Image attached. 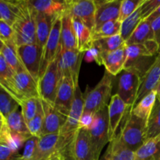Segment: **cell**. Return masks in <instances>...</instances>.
Here are the masks:
<instances>
[{"instance_id": "23", "label": "cell", "mask_w": 160, "mask_h": 160, "mask_svg": "<svg viewBox=\"0 0 160 160\" xmlns=\"http://www.w3.org/2000/svg\"><path fill=\"white\" fill-rule=\"evenodd\" d=\"M30 7L38 12L47 14L52 17H57L66 11V1L53 0H30L28 1Z\"/></svg>"}, {"instance_id": "18", "label": "cell", "mask_w": 160, "mask_h": 160, "mask_svg": "<svg viewBox=\"0 0 160 160\" xmlns=\"http://www.w3.org/2000/svg\"><path fill=\"white\" fill-rule=\"evenodd\" d=\"M95 2L96 5V14H95V25L94 31L106 22L118 20L121 1L101 0V1H95Z\"/></svg>"}, {"instance_id": "37", "label": "cell", "mask_w": 160, "mask_h": 160, "mask_svg": "<svg viewBox=\"0 0 160 160\" xmlns=\"http://www.w3.org/2000/svg\"><path fill=\"white\" fill-rule=\"evenodd\" d=\"M20 106L19 102L10 93L0 88V112L5 118Z\"/></svg>"}, {"instance_id": "22", "label": "cell", "mask_w": 160, "mask_h": 160, "mask_svg": "<svg viewBox=\"0 0 160 160\" xmlns=\"http://www.w3.org/2000/svg\"><path fill=\"white\" fill-rule=\"evenodd\" d=\"M33 12H34V21H35L37 43L42 48H44L51 32L53 21L56 17H52V16L42 13V12H35L34 10H33Z\"/></svg>"}, {"instance_id": "8", "label": "cell", "mask_w": 160, "mask_h": 160, "mask_svg": "<svg viewBox=\"0 0 160 160\" xmlns=\"http://www.w3.org/2000/svg\"><path fill=\"white\" fill-rule=\"evenodd\" d=\"M62 14L57 16L55 18L51 32H50L48 40L43 48L38 80L44 74L46 69L48 68V65L57 57L61 49L60 34L61 26H62Z\"/></svg>"}, {"instance_id": "13", "label": "cell", "mask_w": 160, "mask_h": 160, "mask_svg": "<svg viewBox=\"0 0 160 160\" xmlns=\"http://www.w3.org/2000/svg\"><path fill=\"white\" fill-rule=\"evenodd\" d=\"M131 109L132 106H128L117 94L112 95L108 105L109 142L118 135V130L123 118Z\"/></svg>"}, {"instance_id": "16", "label": "cell", "mask_w": 160, "mask_h": 160, "mask_svg": "<svg viewBox=\"0 0 160 160\" xmlns=\"http://www.w3.org/2000/svg\"><path fill=\"white\" fill-rule=\"evenodd\" d=\"M44 111V123L42 137L48 134H59L67 117L61 113L54 104L41 99Z\"/></svg>"}, {"instance_id": "42", "label": "cell", "mask_w": 160, "mask_h": 160, "mask_svg": "<svg viewBox=\"0 0 160 160\" xmlns=\"http://www.w3.org/2000/svg\"><path fill=\"white\" fill-rule=\"evenodd\" d=\"M160 6V0H144L141 5L142 19L145 20Z\"/></svg>"}, {"instance_id": "25", "label": "cell", "mask_w": 160, "mask_h": 160, "mask_svg": "<svg viewBox=\"0 0 160 160\" xmlns=\"http://www.w3.org/2000/svg\"><path fill=\"white\" fill-rule=\"evenodd\" d=\"M73 26L78 40V48L81 52H85L93 45L92 31L80 19L72 17Z\"/></svg>"}, {"instance_id": "12", "label": "cell", "mask_w": 160, "mask_h": 160, "mask_svg": "<svg viewBox=\"0 0 160 160\" xmlns=\"http://www.w3.org/2000/svg\"><path fill=\"white\" fill-rule=\"evenodd\" d=\"M66 11L71 16L80 19L92 31L95 29L96 5L92 0L66 1Z\"/></svg>"}, {"instance_id": "45", "label": "cell", "mask_w": 160, "mask_h": 160, "mask_svg": "<svg viewBox=\"0 0 160 160\" xmlns=\"http://www.w3.org/2000/svg\"><path fill=\"white\" fill-rule=\"evenodd\" d=\"M84 60L88 62L95 61L98 65H102V55L97 47L92 45V46L88 51L84 52Z\"/></svg>"}, {"instance_id": "14", "label": "cell", "mask_w": 160, "mask_h": 160, "mask_svg": "<svg viewBox=\"0 0 160 160\" xmlns=\"http://www.w3.org/2000/svg\"><path fill=\"white\" fill-rule=\"evenodd\" d=\"M12 90L20 105L23 100L34 97L40 98L38 81L25 69L17 72L14 75Z\"/></svg>"}, {"instance_id": "24", "label": "cell", "mask_w": 160, "mask_h": 160, "mask_svg": "<svg viewBox=\"0 0 160 160\" xmlns=\"http://www.w3.org/2000/svg\"><path fill=\"white\" fill-rule=\"evenodd\" d=\"M100 160H135L134 152L125 146L117 136L109 142L104 156Z\"/></svg>"}, {"instance_id": "44", "label": "cell", "mask_w": 160, "mask_h": 160, "mask_svg": "<svg viewBox=\"0 0 160 160\" xmlns=\"http://www.w3.org/2000/svg\"><path fill=\"white\" fill-rule=\"evenodd\" d=\"M0 38L4 42V43L14 42V31L12 27L1 19H0Z\"/></svg>"}, {"instance_id": "49", "label": "cell", "mask_w": 160, "mask_h": 160, "mask_svg": "<svg viewBox=\"0 0 160 160\" xmlns=\"http://www.w3.org/2000/svg\"><path fill=\"white\" fill-rule=\"evenodd\" d=\"M5 125H6V118H5L2 116V114L0 112V134H1V132L2 131Z\"/></svg>"}, {"instance_id": "40", "label": "cell", "mask_w": 160, "mask_h": 160, "mask_svg": "<svg viewBox=\"0 0 160 160\" xmlns=\"http://www.w3.org/2000/svg\"><path fill=\"white\" fill-rule=\"evenodd\" d=\"M144 0H123L121 1L120 9V16L118 20L123 22L125 19L135 12L138 8L143 3Z\"/></svg>"}, {"instance_id": "15", "label": "cell", "mask_w": 160, "mask_h": 160, "mask_svg": "<svg viewBox=\"0 0 160 160\" xmlns=\"http://www.w3.org/2000/svg\"><path fill=\"white\" fill-rule=\"evenodd\" d=\"M75 89L76 86L71 78L70 77L61 78L56 92L54 106L61 113L67 117L74 98Z\"/></svg>"}, {"instance_id": "7", "label": "cell", "mask_w": 160, "mask_h": 160, "mask_svg": "<svg viewBox=\"0 0 160 160\" xmlns=\"http://www.w3.org/2000/svg\"><path fill=\"white\" fill-rule=\"evenodd\" d=\"M60 79V73L58 68V59L56 57L48 65L44 74L38 81L39 97L41 99L54 104Z\"/></svg>"}, {"instance_id": "1", "label": "cell", "mask_w": 160, "mask_h": 160, "mask_svg": "<svg viewBox=\"0 0 160 160\" xmlns=\"http://www.w3.org/2000/svg\"><path fill=\"white\" fill-rule=\"evenodd\" d=\"M84 98L78 85L75 89L74 98L67 120L59 133V141H58L59 156V153L70 143L74 134L79 129L80 120L84 112Z\"/></svg>"}, {"instance_id": "9", "label": "cell", "mask_w": 160, "mask_h": 160, "mask_svg": "<svg viewBox=\"0 0 160 160\" xmlns=\"http://www.w3.org/2000/svg\"><path fill=\"white\" fill-rule=\"evenodd\" d=\"M84 52L78 49H62L58 54V68L60 77H70L73 79L75 86L79 85L80 69Z\"/></svg>"}, {"instance_id": "31", "label": "cell", "mask_w": 160, "mask_h": 160, "mask_svg": "<svg viewBox=\"0 0 160 160\" xmlns=\"http://www.w3.org/2000/svg\"><path fill=\"white\" fill-rule=\"evenodd\" d=\"M17 48V46L14 42H6L2 51L0 52V54L4 57L5 60L15 73L25 69L20 62Z\"/></svg>"}, {"instance_id": "26", "label": "cell", "mask_w": 160, "mask_h": 160, "mask_svg": "<svg viewBox=\"0 0 160 160\" xmlns=\"http://www.w3.org/2000/svg\"><path fill=\"white\" fill-rule=\"evenodd\" d=\"M6 123L11 132L20 134L28 140L32 137L23 118L20 106L6 117Z\"/></svg>"}, {"instance_id": "20", "label": "cell", "mask_w": 160, "mask_h": 160, "mask_svg": "<svg viewBox=\"0 0 160 160\" xmlns=\"http://www.w3.org/2000/svg\"><path fill=\"white\" fill-rule=\"evenodd\" d=\"M160 81V52L156 56V59L149 70L147 71L143 78L135 105L142 100L150 92L155 90ZM134 105V106H135Z\"/></svg>"}, {"instance_id": "39", "label": "cell", "mask_w": 160, "mask_h": 160, "mask_svg": "<svg viewBox=\"0 0 160 160\" xmlns=\"http://www.w3.org/2000/svg\"><path fill=\"white\" fill-rule=\"evenodd\" d=\"M44 123V111L42 107V101L39 104L38 109L36 113L35 117L27 123L28 130L33 137L40 138L42 134V128H43Z\"/></svg>"}, {"instance_id": "33", "label": "cell", "mask_w": 160, "mask_h": 160, "mask_svg": "<svg viewBox=\"0 0 160 160\" xmlns=\"http://www.w3.org/2000/svg\"><path fill=\"white\" fill-rule=\"evenodd\" d=\"M20 13L18 1L0 0V19L12 26Z\"/></svg>"}, {"instance_id": "5", "label": "cell", "mask_w": 160, "mask_h": 160, "mask_svg": "<svg viewBox=\"0 0 160 160\" xmlns=\"http://www.w3.org/2000/svg\"><path fill=\"white\" fill-rule=\"evenodd\" d=\"M112 77L106 71L98 84L88 92L84 98V112L95 114L109 105L112 98Z\"/></svg>"}, {"instance_id": "48", "label": "cell", "mask_w": 160, "mask_h": 160, "mask_svg": "<svg viewBox=\"0 0 160 160\" xmlns=\"http://www.w3.org/2000/svg\"><path fill=\"white\" fill-rule=\"evenodd\" d=\"M160 17V6L157 8V9H156V10L153 13H152L151 15H150L149 17H148V18L145 19V20H147L148 21L151 22V23H152L153 20H156V18H158V17Z\"/></svg>"}, {"instance_id": "27", "label": "cell", "mask_w": 160, "mask_h": 160, "mask_svg": "<svg viewBox=\"0 0 160 160\" xmlns=\"http://www.w3.org/2000/svg\"><path fill=\"white\" fill-rule=\"evenodd\" d=\"M135 160H160V137L146 141L134 152Z\"/></svg>"}, {"instance_id": "6", "label": "cell", "mask_w": 160, "mask_h": 160, "mask_svg": "<svg viewBox=\"0 0 160 160\" xmlns=\"http://www.w3.org/2000/svg\"><path fill=\"white\" fill-rule=\"evenodd\" d=\"M143 78L132 70H123L118 81L117 95L128 106L134 107Z\"/></svg>"}, {"instance_id": "21", "label": "cell", "mask_w": 160, "mask_h": 160, "mask_svg": "<svg viewBox=\"0 0 160 160\" xmlns=\"http://www.w3.org/2000/svg\"><path fill=\"white\" fill-rule=\"evenodd\" d=\"M60 42L62 49H78L72 17L67 11L62 15Z\"/></svg>"}, {"instance_id": "32", "label": "cell", "mask_w": 160, "mask_h": 160, "mask_svg": "<svg viewBox=\"0 0 160 160\" xmlns=\"http://www.w3.org/2000/svg\"><path fill=\"white\" fill-rule=\"evenodd\" d=\"M93 45L98 48L102 55L109 52L115 51L126 45V42L123 40L121 34H118L111 37L104 38L94 41Z\"/></svg>"}, {"instance_id": "11", "label": "cell", "mask_w": 160, "mask_h": 160, "mask_svg": "<svg viewBox=\"0 0 160 160\" xmlns=\"http://www.w3.org/2000/svg\"><path fill=\"white\" fill-rule=\"evenodd\" d=\"M20 60L25 70L38 81L43 48L38 43L18 46L17 48Z\"/></svg>"}, {"instance_id": "10", "label": "cell", "mask_w": 160, "mask_h": 160, "mask_svg": "<svg viewBox=\"0 0 160 160\" xmlns=\"http://www.w3.org/2000/svg\"><path fill=\"white\" fill-rule=\"evenodd\" d=\"M89 133L95 152L100 157L105 145L109 142L108 106L95 113V122Z\"/></svg>"}, {"instance_id": "50", "label": "cell", "mask_w": 160, "mask_h": 160, "mask_svg": "<svg viewBox=\"0 0 160 160\" xmlns=\"http://www.w3.org/2000/svg\"><path fill=\"white\" fill-rule=\"evenodd\" d=\"M155 90L156 91V93H157V99L160 102V81H159V83H158L157 86H156Z\"/></svg>"}, {"instance_id": "38", "label": "cell", "mask_w": 160, "mask_h": 160, "mask_svg": "<svg viewBox=\"0 0 160 160\" xmlns=\"http://www.w3.org/2000/svg\"><path fill=\"white\" fill-rule=\"evenodd\" d=\"M40 102L41 98H38V97L28 98V99L23 100L21 102L20 106V108H21L23 118H24L27 123L31 121L35 117Z\"/></svg>"}, {"instance_id": "4", "label": "cell", "mask_w": 160, "mask_h": 160, "mask_svg": "<svg viewBox=\"0 0 160 160\" xmlns=\"http://www.w3.org/2000/svg\"><path fill=\"white\" fill-rule=\"evenodd\" d=\"M146 123V120L136 117L131 109L117 137L125 146L135 152L145 142Z\"/></svg>"}, {"instance_id": "2", "label": "cell", "mask_w": 160, "mask_h": 160, "mask_svg": "<svg viewBox=\"0 0 160 160\" xmlns=\"http://www.w3.org/2000/svg\"><path fill=\"white\" fill-rule=\"evenodd\" d=\"M20 13L12 25L17 46L37 43L34 12L28 1H18Z\"/></svg>"}, {"instance_id": "51", "label": "cell", "mask_w": 160, "mask_h": 160, "mask_svg": "<svg viewBox=\"0 0 160 160\" xmlns=\"http://www.w3.org/2000/svg\"><path fill=\"white\" fill-rule=\"evenodd\" d=\"M4 45H5L4 42H3V41L2 40L1 38H0V52L2 51V48H3V47H4Z\"/></svg>"}, {"instance_id": "35", "label": "cell", "mask_w": 160, "mask_h": 160, "mask_svg": "<svg viewBox=\"0 0 160 160\" xmlns=\"http://www.w3.org/2000/svg\"><path fill=\"white\" fill-rule=\"evenodd\" d=\"M120 29H121V22L119 21L118 20L106 22L99 28L93 31L92 38L93 41H96L104 38L111 37L120 34Z\"/></svg>"}, {"instance_id": "3", "label": "cell", "mask_w": 160, "mask_h": 160, "mask_svg": "<svg viewBox=\"0 0 160 160\" xmlns=\"http://www.w3.org/2000/svg\"><path fill=\"white\" fill-rule=\"evenodd\" d=\"M59 160H100L92 145L89 131L79 128L70 143L59 153Z\"/></svg>"}, {"instance_id": "47", "label": "cell", "mask_w": 160, "mask_h": 160, "mask_svg": "<svg viewBox=\"0 0 160 160\" xmlns=\"http://www.w3.org/2000/svg\"><path fill=\"white\" fill-rule=\"evenodd\" d=\"M152 28L153 34H154V39L159 45L160 52V17L152 22Z\"/></svg>"}, {"instance_id": "28", "label": "cell", "mask_w": 160, "mask_h": 160, "mask_svg": "<svg viewBox=\"0 0 160 160\" xmlns=\"http://www.w3.org/2000/svg\"><path fill=\"white\" fill-rule=\"evenodd\" d=\"M156 100H157L156 91H152L148 95H145L142 100H140L134 107H132L131 112L136 117L147 121L152 111Z\"/></svg>"}, {"instance_id": "29", "label": "cell", "mask_w": 160, "mask_h": 160, "mask_svg": "<svg viewBox=\"0 0 160 160\" xmlns=\"http://www.w3.org/2000/svg\"><path fill=\"white\" fill-rule=\"evenodd\" d=\"M150 39H154L152 23L147 20H142L131 37L126 41V45L144 44Z\"/></svg>"}, {"instance_id": "19", "label": "cell", "mask_w": 160, "mask_h": 160, "mask_svg": "<svg viewBox=\"0 0 160 160\" xmlns=\"http://www.w3.org/2000/svg\"><path fill=\"white\" fill-rule=\"evenodd\" d=\"M127 60L126 45L115 51L102 54V65L112 76L120 74L124 70Z\"/></svg>"}, {"instance_id": "30", "label": "cell", "mask_w": 160, "mask_h": 160, "mask_svg": "<svg viewBox=\"0 0 160 160\" xmlns=\"http://www.w3.org/2000/svg\"><path fill=\"white\" fill-rule=\"evenodd\" d=\"M158 137H160V102L157 99L147 120L145 140L146 142Z\"/></svg>"}, {"instance_id": "36", "label": "cell", "mask_w": 160, "mask_h": 160, "mask_svg": "<svg viewBox=\"0 0 160 160\" xmlns=\"http://www.w3.org/2000/svg\"><path fill=\"white\" fill-rule=\"evenodd\" d=\"M14 75H15V73L13 72V70L11 69L9 64L6 62L4 57L0 54V81L6 87L8 92L17 100L15 95H14L13 90H12Z\"/></svg>"}, {"instance_id": "43", "label": "cell", "mask_w": 160, "mask_h": 160, "mask_svg": "<svg viewBox=\"0 0 160 160\" xmlns=\"http://www.w3.org/2000/svg\"><path fill=\"white\" fill-rule=\"evenodd\" d=\"M38 138L31 137L28 140L26 141L23 146V151L21 154V158L23 160H30L32 158L34 155V150L37 146L38 142Z\"/></svg>"}, {"instance_id": "17", "label": "cell", "mask_w": 160, "mask_h": 160, "mask_svg": "<svg viewBox=\"0 0 160 160\" xmlns=\"http://www.w3.org/2000/svg\"><path fill=\"white\" fill-rule=\"evenodd\" d=\"M59 134L44 135L38 139L34 155L30 160H59Z\"/></svg>"}, {"instance_id": "52", "label": "cell", "mask_w": 160, "mask_h": 160, "mask_svg": "<svg viewBox=\"0 0 160 160\" xmlns=\"http://www.w3.org/2000/svg\"><path fill=\"white\" fill-rule=\"evenodd\" d=\"M0 88L5 89V90H6V91H7V89L6 88V87H5V86L3 85L2 84V83H1V81H0ZM7 92H8V91H7Z\"/></svg>"}, {"instance_id": "34", "label": "cell", "mask_w": 160, "mask_h": 160, "mask_svg": "<svg viewBox=\"0 0 160 160\" xmlns=\"http://www.w3.org/2000/svg\"><path fill=\"white\" fill-rule=\"evenodd\" d=\"M142 15L141 11V6L138 8L137 10L133 12L131 16L125 19L123 22H121V29H120V34L123 40L126 42L131 34H133L139 23L142 22Z\"/></svg>"}, {"instance_id": "41", "label": "cell", "mask_w": 160, "mask_h": 160, "mask_svg": "<svg viewBox=\"0 0 160 160\" xmlns=\"http://www.w3.org/2000/svg\"><path fill=\"white\" fill-rule=\"evenodd\" d=\"M0 160H23L21 154L15 152L6 142L0 140Z\"/></svg>"}, {"instance_id": "46", "label": "cell", "mask_w": 160, "mask_h": 160, "mask_svg": "<svg viewBox=\"0 0 160 160\" xmlns=\"http://www.w3.org/2000/svg\"><path fill=\"white\" fill-rule=\"evenodd\" d=\"M95 114L90 113V112H83L81 117L79 123V128L85 129L89 131L93 126L95 122Z\"/></svg>"}]
</instances>
